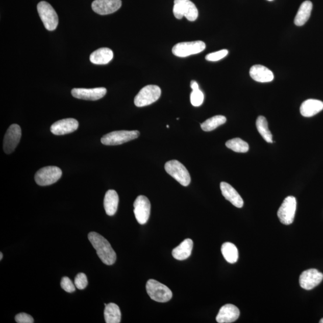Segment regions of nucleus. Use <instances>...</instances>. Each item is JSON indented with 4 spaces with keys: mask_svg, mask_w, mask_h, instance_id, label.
<instances>
[{
    "mask_svg": "<svg viewBox=\"0 0 323 323\" xmlns=\"http://www.w3.org/2000/svg\"><path fill=\"white\" fill-rule=\"evenodd\" d=\"M226 121H227L226 117L221 115L215 116L201 123V127L203 131L209 132L216 129L220 125L225 124Z\"/></svg>",
    "mask_w": 323,
    "mask_h": 323,
    "instance_id": "cd10ccee",
    "label": "nucleus"
},
{
    "mask_svg": "<svg viewBox=\"0 0 323 323\" xmlns=\"http://www.w3.org/2000/svg\"><path fill=\"white\" fill-rule=\"evenodd\" d=\"M319 322L323 323V318L321 319L320 321H319Z\"/></svg>",
    "mask_w": 323,
    "mask_h": 323,
    "instance_id": "e433bc0d",
    "label": "nucleus"
},
{
    "mask_svg": "<svg viewBox=\"0 0 323 323\" xmlns=\"http://www.w3.org/2000/svg\"><path fill=\"white\" fill-rule=\"evenodd\" d=\"M107 89L105 88L93 89L74 88L71 91V94L76 98L96 101L103 98L106 95Z\"/></svg>",
    "mask_w": 323,
    "mask_h": 323,
    "instance_id": "dca6fc26",
    "label": "nucleus"
},
{
    "mask_svg": "<svg viewBox=\"0 0 323 323\" xmlns=\"http://www.w3.org/2000/svg\"><path fill=\"white\" fill-rule=\"evenodd\" d=\"M191 88L192 89V91H195V90L199 89V85L196 81H192L190 83Z\"/></svg>",
    "mask_w": 323,
    "mask_h": 323,
    "instance_id": "f704fd0d",
    "label": "nucleus"
},
{
    "mask_svg": "<svg viewBox=\"0 0 323 323\" xmlns=\"http://www.w3.org/2000/svg\"><path fill=\"white\" fill-rule=\"evenodd\" d=\"M74 284L76 287L79 290L85 289L88 286V281L84 273H79L76 276L74 279Z\"/></svg>",
    "mask_w": 323,
    "mask_h": 323,
    "instance_id": "7c9ffc66",
    "label": "nucleus"
},
{
    "mask_svg": "<svg viewBox=\"0 0 323 323\" xmlns=\"http://www.w3.org/2000/svg\"><path fill=\"white\" fill-rule=\"evenodd\" d=\"M38 13L44 27L48 31L56 30L59 22L58 16L52 6L46 2H41L37 5Z\"/></svg>",
    "mask_w": 323,
    "mask_h": 323,
    "instance_id": "423d86ee",
    "label": "nucleus"
},
{
    "mask_svg": "<svg viewBox=\"0 0 323 323\" xmlns=\"http://www.w3.org/2000/svg\"><path fill=\"white\" fill-rule=\"evenodd\" d=\"M113 57V52L110 48H100L90 55V61L96 65H105L109 64Z\"/></svg>",
    "mask_w": 323,
    "mask_h": 323,
    "instance_id": "412c9836",
    "label": "nucleus"
},
{
    "mask_svg": "<svg viewBox=\"0 0 323 323\" xmlns=\"http://www.w3.org/2000/svg\"><path fill=\"white\" fill-rule=\"evenodd\" d=\"M161 95V89L156 85H147L138 92L134 99L135 105L142 107L151 105L158 101Z\"/></svg>",
    "mask_w": 323,
    "mask_h": 323,
    "instance_id": "39448f33",
    "label": "nucleus"
},
{
    "mask_svg": "<svg viewBox=\"0 0 323 323\" xmlns=\"http://www.w3.org/2000/svg\"><path fill=\"white\" fill-rule=\"evenodd\" d=\"M146 290L152 300L161 303L168 302L172 297V291L167 286L155 280L147 281Z\"/></svg>",
    "mask_w": 323,
    "mask_h": 323,
    "instance_id": "f03ea898",
    "label": "nucleus"
},
{
    "mask_svg": "<svg viewBox=\"0 0 323 323\" xmlns=\"http://www.w3.org/2000/svg\"><path fill=\"white\" fill-rule=\"evenodd\" d=\"M139 135L140 132L138 131H114L104 135L101 141L104 145H117L135 140Z\"/></svg>",
    "mask_w": 323,
    "mask_h": 323,
    "instance_id": "0eeeda50",
    "label": "nucleus"
},
{
    "mask_svg": "<svg viewBox=\"0 0 323 323\" xmlns=\"http://www.w3.org/2000/svg\"><path fill=\"white\" fill-rule=\"evenodd\" d=\"M323 280V274L315 269H310L302 272L300 284L302 289L310 290L317 286Z\"/></svg>",
    "mask_w": 323,
    "mask_h": 323,
    "instance_id": "ddd939ff",
    "label": "nucleus"
},
{
    "mask_svg": "<svg viewBox=\"0 0 323 323\" xmlns=\"http://www.w3.org/2000/svg\"><path fill=\"white\" fill-rule=\"evenodd\" d=\"M62 172L57 166H45L38 171L35 175V181L41 186L51 185L61 179Z\"/></svg>",
    "mask_w": 323,
    "mask_h": 323,
    "instance_id": "6e6552de",
    "label": "nucleus"
},
{
    "mask_svg": "<svg viewBox=\"0 0 323 323\" xmlns=\"http://www.w3.org/2000/svg\"><path fill=\"white\" fill-rule=\"evenodd\" d=\"M240 315L239 309L234 305L227 304L220 308L216 317L218 323H231L237 320Z\"/></svg>",
    "mask_w": 323,
    "mask_h": 323,
    "instance_id": "f3484780",
    "label": "nucleus"
},
{
    "mask_svg": "<svg viewBox=\"0 0 323 323\" xmlns=\"http://www.w3.org/2000/svg\"><path fill=\"white\" fill-rule=\"evenodd\" d=\"M134 213L139 224L144 225L148 221L151 215V204L146 196L140 195L134 203Z\"/></svg>",
    "mask_w": 323,
    "mask_h": 323,
    "instance_id": "9b49d317",
    "label": "nucleus"
},
{
    "mask_svg": "<svg viewBox=\"0 0 323 323\" xmlns=\"http://www.w3.org/2000/svg\"><path fill=\"white\" fill-rule=\"evenodd\" d=\"M15 321L17 323H33L34 318L32 316L22 312L15 316Z\"/></svg>",
    "mask_w": 323,
    "mask_h": 323,
    "instance_id": "72a5a7b5",
    "label": "nucleus"
},
{
    "mask_svg": "<svg viewBox=\"0 0 323 323\" xmlns=\"http://www.w3.org/2000/svg\"><path fill=\"white\" fill-rule=\"evenodd\" d=\"M227 147L232 151L237 153H246L249 150L247 142L239 138H235L226 142Z\"/></svg>",
    "mask_w": 323,
    "mask_h": 323,
    "instance_id": "c85d7f7f",
    "label": "nucleus"
},
{
    "mask_svg": "<svg viewBox=\"0 0 323 323\" xmlns=\"http://www.w3.org/2000/svg\"><path fill=\"white\" fill-rule=\"evenodd\" d=\"M119 196L115 190H109L106 193L104 200V206L106 214L112 216L116 214L119 204Z\"/></svg>",
    "mask_w": 323,
    "mask_h": 323,
    "instance_id": "4be33fe9",
    "label": "nucleus"
},
{
    "mask_svg": "<svg viewBox=\"0 0 323 323\" xmlns=\"http://www.w3.org/2000/svg\"><path fill=\"white\" fill-rule=\"evenodd\" d=\"M88 239L96 250L97 255L104 264L112 265L115 263L116 252L105 238L98 233L92 232L88 234Z\"/></svg>",
    "mask_w": 323,
    "mask_h": 323,
    "instance_id": "f257e3e1",
    "label": "nucleus"
},
{
    "mask_svg": "<svg viewBox=\"0 0 323 323\" xmlns=\"http://www.w3.org/2000/svg\"><path fill=\"white\" fill-rule=\"evenodd\" d=\"M267 1H269V2H272V1H274V0H267Z\"/></svg>",
    "mask_w": 323,
    "mask_h": 323,
    "instance_id": "4c0bfd02",
    "label": "nucleus"
},
{
    "mask_svg": "<svg viewBox=\"0 0 323 323\" xmlns=\"http://www.w3.org/2000/svg\"><path fill=\"white\" fill-rule=\"evenodd\" d=\"M206 43L203 41H190L177 44L172 48V54L176 57L185 58L201 53L206 49Z\"/></svg>",
    "mask_w": 323,
    "mask_h": 323,
    "instance_id": "1a4fd4ad",
    "label": "nucleus"
},
{
    "mask_svg": "<svg viewBox=\"0 0 323 323\" xmlns=\"http://www.w3.org/2000/svg\"><path fill=\"white\" fill-rule=\"evenodd\" d=\"M193 242L192 239H186L181 244L172 250V255L173 258L183 260L189 258L192 253Z\"/></svg>",
    "mask_w": 323,
    "mask_h": 323,
    "instance_id": "5701e85b",
    "label": "nucleus"
},
{
    "mask_svg": "<svg viewBox=\"0 0 323 323\" xmlns=\"http://www.w3.org/2000/svg\"><path fill=\"white\" fill-rule=\"evenodd\" d=\"M204 100V95L201 90L197 89L192 91L190 94V102L194 107H200L202 105Z\"/></svg>",
    "mask_w": 323,
    "mask_h": 323,
    "instance_id": "c756f323",
    "label": "nucleus"
},
{
    "mask_svg": "<svg viewBox=\"0 0 323 323\" xmlns=\"http://www.w3.org/2000/svg\"><path fill=\"white\" fill-rule=\"evenodd\" d=\"M323 110V103L321 101L310 99L305 101L300 108L302 116L310 117L316 115Z\"/></svg>",
    "mask_w": 323,
    "mask_h": 323,
    "instance_id": "aec40b11",
    "label": "nucleus"
},
{
    "mask_svg": "<svg viewBox=\"0 0 323 323\" xmlns=\"http://www.w3.org/2000/svg\"><path fill=\"white\" fill-rule=\"evenodd\" d=\"M250 75L254 81L260 83L272 82L274 76L269 69L262 65H255L250 68Z\"/></svg>",
    "mask_w": 323,
    "mask_h": 323,
    "instance_id": "a211bd4d",
    "label": "nucleus"
},
{
    "mask_svg": "<svg viewBox=\"0 0 323 323\" xmlns=\"http://www.w3.org/2000/svg\"><path fill=\"white\" fill-rule=\"evenodd\" d=\"M3 258V253L1 252L0 253V260H2Z\"/></svg>",
    "mask_w": 323,
    "mask_h": 323,
    "instance_id": "c9c22d12",
    "label": "nucleus"
},
{
    "mask_svg": "<svg viewBox=\"0 0 323 323\" xmlns=\"http://www.w3.org/2000/svg\"><path fill=\"white\" fill-rule=\"evenodd\" d=\"M165 169L166 172L173 177L180 185L187 186L190 185L191 178L188 170L181 162L172 160L166 163Z\"/></svg>",
    "mask_w": 323,
    "mask_h": 323,
    "instance_id": "7ed1b4c3",
    "label": "nucleus"
},
{
    "mask_svg": "<svg viewBox=\"0 0 323 323\" xmlns=\"http://www.w3.org/2000/svg\"><path fill=\"white\" fill-rule=\"evenodd\" d=\"M257 130L259 131L260 135L266 142L269 143H272V135L269 130L268 123L265 117L260 116L258 117L256 120Z\"/></svg>",
    "mask_w": 323,
    "mask_h": 323,
    "instance_id": "bb28decb",
    "label": "nucleus"
},
{
    "mask_svg": "<svg viewBox=\"0 0 323 323\" xmlns=\"http://www.w3.org/2000/svg\"><path fill=\"white\" fill-rule=\"evenodd\" d=\"M228 54L229 52L228 50L223 49L208 54L206 57V59L208 61H218L227 57Z\"/></svg>",
    "mask_w": 323,
    "mask_h": 323,
    "instance_id": "2f4dec72",
    "label": "nucleus"
},
{
    "mask_svg": "<svg viewBox=\"0 0 323 323\" xmlns=\"http://www.w3.org/2000/svg\"><path fill=\"white\" fill-rule=\"evenodd\" d=\"M79 121L72 118L58 120L52 124L51 131L56 135H62L73 133L79 128Z\"/></svg>",
    "mask_w": 323,
    "mask_h": 323,
    "instance_id": "2eb2a0df",
    "label": "nucleus"
},
{
    "mask_svg": "<svg viewBox=\"0 0 323 323\" xmlns=\"http://www.w3.org/2000/svg\"><path fill=\"white\" fill-rule=\"evenodd\" d=\"M296 207V200L294 196H289L284 200L277 213L281 223L285 225H289L293 223Z\"/></svg>",
    "mask_w": 323,
    "mask_h": 323,
    "instance_id": "9d476101",
    "label": "nucleus"
},
{
    "mask_svg": "<svg viewBox=\"0 0 323 323\" xmlns=\"http://www.w3.org/2000/svg\"><path fill=\"white\" fill-rule=\"evenodd\" d=\"M221 251L224 258L229 263H235L238 260V250L234 244L225 242L221 246Z\"/></svg>",
    "mask_w": 323,
    "mask_h": 323,
    "instance_id": "a878e982",
    "label": "nucleus"
},
{
    "mask_svg": "<svg viewBox=\"0 0 323 323\" xmlns=\"http://www.w3.org/2000/svg\"><path fill=\"white\" fill-rule=\"evenodd\" d=\"M312 9V3L310 1H305L301 5L295 17L294 22L295 25L303 26L310 19Z\"/></svg>",
    "mask_w": 323,
    "mask_h": 323,
    "instance_id": "b1692460",
    "label": "nucleus"
},
{
    "mask_svg": "<svg viewBox=\"0 0 323 323\" xmlns=\"http://www.w3.org/2000/svg\"><path fill=\"white\" fill-rule=\"evenodd\" d=\"M121 6V0H95L92 4L93 11L101 15L116 12Z\"/></svg>",
    "mask_w": 323,
    "mask_h": 323,
    "instance_id": "4468645a",
    "label": "nucleus"
},
{
    "mask_svg": "<svg viewBox=\"0 0 323 323\" xmlns=\"http://www.w3.org/2000/svg\"><path fill=\"white\" fill-rule=\"evenodd\" d=\"M173 13L177 19H181L185 16L192 22L198 17V10L190 0H175Z\"/></svg>",
    "mask_w": 323,
    "mask_h": 323,
    "instance_id": "20e7f679",
    "label": "nucleus"
},
{
    "mask_svg": "<svg viewBox=\"0 0 323 323\" xmlns=\"http://www.w3.org/2000/svg\"><path fill=\"white\" fill-rule=\"evenodd\" d=\"M104 314L107 323H119L121 321L120 308L115 304L110 303L107 305Z\"/></svg>",
    "mask_w": 323,
    "mask_h": 323,
    "instance_id": "393cba45",
    "label": "nucleus"
},
{
    "mask_svg": "<svg viewBox=\"0 0 323 323\" xmlns=\"http://www.w3.org/2000/svg\"><path fill=\"white\" fill-rule=\"evenodd\" d=\"M21 135V129L18 125L13 124L9 128L3 141V149L6 154H12L15 150Z\"/></svg>",
    "mask_w": 323,
    "mask_h": 323,
    "instance_id": "f8f14e48",
    "label": "nucleus"
},
{
    "mask_svg": "<svg viewBox=\"0 0 323 323\" xmlns=\"http://www.w3.org/2000/svg\"><path fill=\"white\" fill-rule=\"evenodd\" d=\"M220 189L222 194L232 205L237 208H242L244 206V201L239 195L237 191L229 184L226 182L220 183Z\"/></svg>",
    "mask_w": 323,
    "mask_h": 323,
    "instance_id": "6ab92c4d",
    "label": "nucleus"
},
{
    "mask_svg": "<svg viewBox=\"0 0 323 323\" xmlns=\"http://www.w3.org/2000/svg\"><path fill=\"white\" fill-rule=\"evenodd\" d=\"M62 289L68 293H72L76 290V286L68 277L62 278L61 282Z\"/></svg>",
    "mask_w": 323,
    "mask_h": 323,
    "instance_id": "473e14b6",
    "label": "nucleus"
}]
</instances>
